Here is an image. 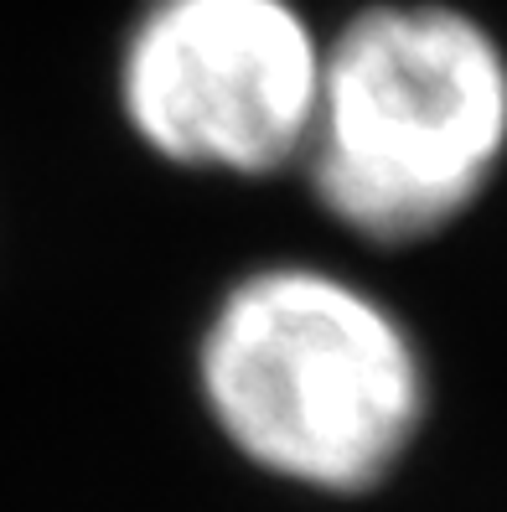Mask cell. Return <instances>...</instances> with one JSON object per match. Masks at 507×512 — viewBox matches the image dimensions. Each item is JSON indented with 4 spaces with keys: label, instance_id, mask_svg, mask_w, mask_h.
Instances as JSON below:
<instances>
[{
    "label": "cell",
    "instance_id": "3",
    "mask_svg": "<svg viewBox=\"0 0 507 512\" xmlns=\"http://www.w3.org/2000/svg\"><path fill=\"white\" fill-rule=\"evenodd\" d=\"M326 32L301 0H145L114 57L125 130L197 176L301 166L321 104Z\"/></svg>",
    "mask_w": 507,
    "mask_h": 512
},
{
    "label": "cell",
    "instance_id": "1",
    "mask_svg": "<svg viewBox=\"0 0 507 512\" xmlns=\"http://www.w3.org/2000/svg\"><path fill=\"white\" fill-rule=\"evenodd\" d=\"M197 394L228 450L301 492L383 487L420 440L430 373L409 321L321 264L238 275L202 321Z\"/></svg>",
    "mask_w": 507,
    "mask_h": 512
},
{
    "label": "cell",
    "instance_id": "2",
    "mask_svg": "<svg viewBox=\"0 0 507 512\" xmlns=\"http://www.w3.org/2000/svg\"><path fill=\"white\" fill-rule=\"evenodd\" d=\"M507 161V47L451 0H373L326 37L301 171L337 228L425 244Z\"/></svg>",
    "mask_w": 507,
    "mask_h": 512
}]
</instances>
